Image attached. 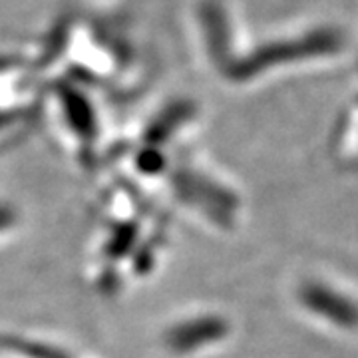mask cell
I'll use <instances>...</instances> for the list:
<instances>
[{"label":"cell","instance_id":"6da1fadb","mask_svg":"<svg viewBox=\"0 0 358 358\" xmlns=\"http://www.w3.org/2000/svg\"><path fill=\"white\" fill-rule=\"evenodd\" d=\"M0 345L10 348L8 352H13V355L18 352L20 358H80L70 348H66V346L56 345V343L46 341V338H34V336L32 338H24V336L8 338V336H2Z\"/></svg>","mask_w":358,"mask_h":358}]
</instances>
